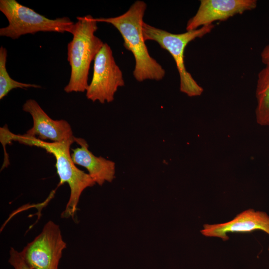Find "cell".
Returning <instances> with one entry per match:
<instances>
[{
  "label": "cell",
  "mask_w": 269,
  "mask_h": 269,
  "mask_svg": "<svg viewBox=\"0 0 269 269\" xmlns=\"http://www.w3.org/2000/svg\"><path fill=\"white\" fill-rule=\"evenodd\" d=\"M146 7L143 1L136 0L126 12L119 16L95 18L97 22L111 24L120 32L125 47L134 56L135 64L133 75L138 82L146 80L159 81L165 74L162 66L149 55L145 43L142 25Z\"/></svg>",
  "instance_id": "cell-1"
},
{
  "label": "cell",
  "mask_w": 269,
  "mask_h": 269,
  "mask_svg": "<svg viewBox=\"0 0 269 269\" xmlns=\"http://www.w3.org/2000/svg\"><path fill=\"white\" fill-rule=\"evenodd\" d=\"M70 33L72 39L67 45V60L71 67L70 79L65 92H84L88 86L90 65L104 43L95 33L98 27L90 15L77 17Z\"/></svg>",
  "instance_id": "cell-2"
},
{
  "label": "cell",
  "mask_w": 269,
  "mask_h": 269,
  "mask_svg": "<svg viewBox=\"0 0 269 269\" xmlns=\"http://www.w3.org/2000/svg\"><path fill=\"white\" fill-rule=\"evenodd\" d=\"M9 142L14 140L29 146H35L44 149L53 155L56 159L55 166L60 179V184L67 183L70 189L69 200L61 217L74 218L79 199L83 191L94 186L96 182L88 174L78 168L74 163L70 149L73 141L48 142L35 137L23 134H15L9 130L6 134Z\"/></svg>",
  "instance_id": "cell-3"
},
{
  "label": "cell",
  "mask_w": 269,
  "mask_h": 269,
  "mask_svg": "<svg viewBox=\"0 0 269 269\" xmlns=\"http://www.w3.org/2000/svg\"><path fill=\"white\" fill-rule=\"evenodd\" d=\"M213 24L206 25L198 29L174 34L143 23L142 31L145 41L153 40L167 50L172 56L180 77V90L189 97L200 96L203 89L194 79L185 67L184 52L187 44L197 38H201L214 28Z\"/></svg>",
  "instance_id": "cell-4"
},
{
  "label": "cell",
  "mask_w": 269,
  "mask_h": 269,
  "mask_svg": "<svg viewBox=\"0 0 269 269\" xmlns=\"http://www.w3.org/2000/svg\"><path fill=\"white\" fill-rule=\"evenodd\" d=\"M0 11L8 21L0 28V36L12 39L38 32H70L74 23L68 17L50 19L15 0H0Z\"/></svg>",
  "instance_id": "cell-5"
},
{
  "label": "cell",
  "mask_w": 269,
  "mask_h": 269,
  "mask_svg": "<svg viewBox=\"0 0 269 269\" xmlns=\"http://www.w3.org/2000/svg\"><path fill=\"white\" fill-rule=\"evenodd\" d=\"M94 62L93 76L86 91V97L93 102L111 103L118 88L124 86L125 82L122 71L107 43H104Z\"/></svg>",
  "instance_id": "cell-6"
},
{
  "label": "cell",
  "mask_w": 269,
  "mask_h": 269,
  "mask_svg": "<svg viewBox=\"0 0 269 269\" xmlns=\"http://www.w3.org/2000/svg\"><path fill=\"white\" fill-rule=\"evenodd\" d=\"M66 248L59 226L49 221L20 253L32 269H58L62 252Z\"/></svg>",
  "instance_id": "cell-7"
},
{
  "label": "cell",
  "mask_w": 269,
  "mask_h": 269,
  "mask_svg": "<svg viewBox=\"0 0 269 269\" xmlns=\"http://www.w3.org/2000/svg\"><path fill=\"white\" fill-rule=\"evenodd\" d=\"M22 110L30 114L33 126L24 134L44 140L55 142H75V136L69 123L64 120H54L44 111L33 99H28L22 106Z\"/></svg>",
  "instance_id": "cell-8"
},
{
  "label": "cell",
  "mask_w": 269,
  "mask_h": 269,
  "mask_svg": "<svg viewBox=\"0 0 269 269\" xmlns=\"http://www.w3.org/2000/svg\"><path fill=\"white\" fill-rule=\"evenodd\" d=\"M257 5L256 0H201L197 12L188 20L186 29L193 30L215 21L226 20L255 9Z\"/></svg>",
  "instance_id": "cell-9"
},
{
  "label": "cell",
  "mask_w": 269,
  "mask_h": 269,
  "mask_svg": "<svg viewBox=\"0 0 269 269\" xmlns=\"http://www.w3.org/2000/svg\"><path fill=\"white\" fill-rule=\"evenodd\" d=\"M256 230H261L269 235V216L264 211L249 209L229 222L205 224L201 233L206 237H217L227 241L230 233L251 232Z\"/></svg>",
  "instance_id": "cell-10"
},
{
  "label": "cell",
  "mask_w": 269,
  "mask_h": 269,
  "mask_svg": "<svg viewBox=\"0 0 269 269\" xmlns=\"http://www.w3.org/2000/svg\"><path fill=\"white\" fill-rule=\"evenodd\" d=\"M75 142L80 146L72 149L71 155L74 163L85 167L99 185L106 181L111 182L115 177V162L95 155L89 149V145L84 138L75 137Z\"/></svg>",
  "instance_id": "cell-11"
},
{
  "label": "cell",
  "mask_w": 269,
  "mask_h": 269,
  "mask_svg": "<svg viewBox=\"0 0 269 269\" xmlns=\"http://www.w3.org/2000/svg\"><path fill=\"white\" fill-rule=\"evenodd\" d=\"M256 96L257 122L262 126H269V64L258 74Z\"/></svg>",
  "instance_id": "cell-12"
},
{
  "label": "cell",
  "mask_w": 269,
  "mask_h": 269,
  "mask_svg": "<svg viewBox=\"0 0 269 269\" xmlns=\"http://www.w3.org/2000/svg\"><path fill=\"white\" fill-rule=\"evenodd\" d=\"M7 50L3 46L0 47V99H2L12 90L16 88H41L36 84L24 83L12 79L8 73L6 67Z\"/></svg>",
  "instance_id": "cell-13"
},
{
  "label": "cell",
  "mask_w": 269,
  "mask_h": 269,
  "mask_svg": "<svg viewBox=\"0 0 269 269\" xmlns=\"http://www.w3.org/2000/svg\"><path fill=\"white\" fill-rule=\"evenodd\" d=\"M8 262L14 269H32L26 263L20 252L11 248Z\"/></svg>",
  "instance_id": "cell-14"
},
{
  "label": "cell",
  "mask_w": 269,
  "mask_h": 269,
  "mask_svg": "<svg viewBox=\"0 0 269 269\" xmlns=\"http://www.w3.org/2000/svg\"><path fill=\"white\" fill-rule=\"evenodd\" d=\"M262 62L265 65L269 64V44L262 50L261 54Z\"/></svg>",
  "instance_id": "cell-15"
}]
</instances>
